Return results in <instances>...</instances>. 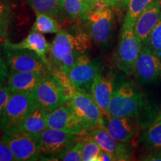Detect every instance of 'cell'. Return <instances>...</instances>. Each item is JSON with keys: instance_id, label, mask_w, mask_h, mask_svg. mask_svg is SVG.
Wrapping results in <instances>:
<instances>
[{"instance_id": "9", "label": "cell", "mask_w": 161, "mask_h": 161, "mask_svg": "<svg viewBox=\"0 0 161 161\" xmlns=\"http://www.w3.org/2000/svg\"><path fill=\"white\" fill-rule=\"evenodd\" d=\"M32 92L37 106L47 113L55 110L68 99L61 82L52 72L42 78Z\"/></svg>"}, {"instance_id": "1", "label": "cell", "mask_w": 161, "mask_h": 161, "mask_svg": "<svg viewBox=\"0 0 161 161\" xmlns=\"http://www.w3.org/2000/svg\"><path fill=\"white\" fill-rule=\"evenodd\" d=\"M90 37L85 32L70 33L60 29L50 45L49 60L52 69L67 75L68 72L80 55L91 46Z\"/></svg>"}, {"instance_id": "8", "label": "cell", "mask_w": 161, "mask_h": 161, "mask_svg": "<svg viewBox=\"0 0 161 161\" xmlns=\"http://www.w3.org/2000/svg\"><path fill=\"white\" fill-rule=\"evenodd\" d=\"M142 47V44L134 33V28L122 26L115 55V64L127 75H134Z\"/></svg>"}, {"instance_id": "21", "label": "cell", "mask_w": 161, "mask_h": 161, "mask_svg": "<svg viewBox=\"0 0 161 161\" xmlns=\"http://www.w3.org/2000/svg\"><path fill=\"white\" fill-rule=\"evenodd\" d=\"M28 4L35 13H43L63 21L65 18L64 0H28Z\"/></svg>"}, {"instance_id": "15", "label": "cell", "mask_w": 161, "mask_h": 161, "mask_svg": "<svg viewBox=\"0 0 161 161\" xmlns=\"http://www.w3.org/2000/svg\"><path fill=\"white\" fill-rule=\"evenodd\" d=\"M160 21L161 3L159 0H153L136 19L134 27V33L142 45Z\"/></svg>"}, {"instance_id": "32", "label": "cell", "mask_w": 161, "mask_h": 161, "mask_svg": "<svg viewBox=\"0 0 161 161\" xmlns=\"http://www.w3.org/2000/svg\"><path fill=\"white\" fill-rule=\"evenodd\" d=\"M9 74V69L6 64L5 60H4L3 55L0 52V86L3 85L4 82L8 79Z\"/></svg>"}, {"instance_id": "20", "label": "cell", "mask_w": 161, "mask_h": 161, "mask_svg": "<svg viewBox=\"0 0 161 161\" xmlns=\"http://www.w3.org/2000/svg\"><path fill=\"white\" fill-rule=\"evenodd\" d=\"M47 114L45 110L37 106L30 112L29 115L13 131H23L33 134H40L47 128Z\"/></svg>"}, {"instance_id": "2", "label": "cell", "mask_w": 161, "mask_h": 161, "mask_svg": "<svg viewBox=\"0 0 161 161\" xmlns=\"http://www.w3.org/2000/svg\"><path fill=\"white\" fill-rule=\"evenodd\" d=\"M144 104L142 92L130 80L115 84L108 106V116L136 117Z\"/></svg>"}, {"instance_id": "24", "label": "cell", "mask_w": 161, "mask_h": 161, "mask_svg": "<svg viewBox=\"0 0 161 161\" xmlns=\"http://www.w3.org/2000/svg\"><path fill=\"white\" fill-rule=\"evenodd\" d=\"M152 1L153 0H129L122 26L134 28L136 19Z\"/></svg>"}, {"instance_id": "22", "label": "cell", "mask_w": 161, "mask_h": 161, "mask_svg": "<svg viewBox=\"0 0 161 161\" xmlns=\"http://www.w3.org/2000/svg\"><path fill=\"white\" fill-rule=\"evenodd\" d=\"M96 3L93 0H64V14L69 19L83 17Z\"/></svg>"}, {"instance_id": "4", "label": "cell", "mask_w": 161, "mask_h": 161, "mask_svg": "<svg viewBox=\"0 0 161 161\" xmlns=\"http://www.w3.org/2000/svg\"><path fill=\"white\" fill-rule=\"evenodd\" d=\"M83 19L87 24L90 37L99 47H106L111 40L114 28V15L110 7L98 2Z\"/></svg>"}, {"instance_id": "31", "label": "cell", "mask_w": 161, "mask_h": 161, "mask_svg": "<svg viewBox=\"0 0 161 161\" xmlns=\"http://www.w3.org/2000/svg\"><path fill=\"white\" fill-rule=\"evenodd\" d=\"M12 92L8 85L0 86V116L5 109L6 104L8 101Z\"/></svg>"}, {"instance_id": "5", "label": "cell", "mask_w": 161, "mask_h": 161, "mask_svg": "<svg viewBox=\"0 0 161 161\" xmlns=\"http://www.w3.org/2000/svg\"><path fill=\"white\" fill-rule=\"evenodd\" d=\"M67 102L86 133L104 127V115L90 92H74Z\"/></svg>"}, {"instance_id": "19", "label": "cell", "mask_w": 161, "mask_h": 161, "mask_svg": "<svg viewBox=\"0 0 161 161\" xmlns=\"http://www.w3.org/2000/svg\"><path fill=\"white\" fill-rule=\"evenodd\" d=\"M46 74L30 72H10L8 86L11 92L32 91Z\"/></svg>"}, {"instance_id": "34", "label": "cell", "mask_w": 161, "mask_h": 161, "mask_svg": "<svg viewBox=\"0 0 161 161\" xmlns=\"http://www.w3.org/2000/svg\"><path fill=\"white\" fill-rule=\"evenodd\" d=\"M142 160L149 161H161V148L155 149L154 152L145 157Z\"/></svg>"}, {"instance_id": "26", "label": "cell", "mask_w": 161, "mask_h": 161, "mask_svg": "<svg viewBox=\"0 0 161 161\" xmlns=\"http://www.w3.org/2000/svg\"><path fill=\"white\" fill-rule=\"evenodd\" d=\"M83 140V149H82V161H98L102 148L89 136H82Z\"/></svg>"}, {"instance_id": "23", "label": "cell", "mask_w": 161, "mask_h": 161, "mask_svg": "<svg viewBox=\"0 0 161 161\" xmlns=\"http://www.w3.org/2000/svg\"><path fill=\"white\" fill-rule=\"evenodd\" d=\"M60 30L57 19L43 13H36V20L31 31L41 34H56Z\"/></svg>"}, {"instance_id": "29", "label": "cell", "mask_w": 161, "mask_h": 161, "mask_svg": "<svg viewBox=\"0 0 161 161\" xmlns=\"http://www.w3.org/2000/svg\"><path fill=\"white\" fill-rule=\"evenodd\" d=\"M83 140L82 136L79 140L72 148L59 158L63 161H80L82 160V149H83Z\"/></svg>"}, {"instance_id": "10", "label": "cell", "mask_w": 161, "mask_h": 161, "mask_svg": "<svg viewBox=\"0 0 161 161\" xmlns=\"http://www.w3.org/2000/svg\"><path fill=\"white\" fill-rule=\"evenodd\" d=\"M2 138L9 147L17 161L40 160V153L38 134L23 131L3 133Z\"/></svg>"}, {"instance_id": "36", "label": "cell", "mask_w": 161, "mask_h": 161, "mask_svg": "<svg viewBox=\"0 0 161 161\" xmlns=\"http://www.w3.org/2000/svg\"><path fill=\"white\" fill-rule=\"evenodd\" d=\"M155 120H157V121H158V120H161V111L160 112V114H158V117H157V119H156Z\"/></svg>"}, {"instance_id": "7", "label": "cell", "mask_w": 161, "mask_h": 161, "mask_svg": "<svg viewBox=\"0 0 161 161\" xmlns=\"http://www.w3.org/2000/svg\"><path fill=\"white\" fill-rule=\"evenodd\" d=\"M2 48L10 72H30L43 74L50 72L47 64L35 52L14 48L6 41L2 44Z\"/></svg>"}, {"instance_id": "17", "label": "cell", "mask_w": 161, "mask_h": 161, "mask_svg": "<svg viewBox=\"0 0 161 161\" xmlns=\"http://www.w3.org/2000/svg\"><path fill=\"white\" fill-rule=\"evenodd\" d=\"M135 117H104V127L116 141L128 142L136 133Z\"/></svg>"}, {"instance_id": "37", "label": "cell", "mask_w": 161, "mask_h": 161, "mask_svg": "<svg viewBox=\"0 0 161 161\" xmlns=\"http://www.w3.org/2000/svg\"><path fill=\"white\" fill-rule=\"evenodd\" d=\"M94 2H96V3H98V2H100L101 0H93Z\"/></svg>"}, {"instance_id": "35", "label": "cell", "mask_w": 161, "mask_h": 161, "mask_svg": "<svg viewBox=\"0 0 161 161\" xmlns=\"http://www.w3.org/2000/svg\"><path fill=\"white\" fill-rule=\"evenodd\" d=\"M116 159L114 155H113L111 153L105 152V151H101L99 155L98 158V161H115Z\"/></svg>"}, {"instance_id": "3", "label": "cell", "mask_w": 161, "mask_h": 161, "mask_svg": "<svg viewBox=\"0 0 161 161\" xmlns=\"http://www.w3.org/2000/svg\"><path fill=\"white\" fill-rule=\"evenodd\" d=\"M37 107L32 91L12 92L0 116V130L13 131Z\"/></svg>"}, {"instance_id": "28", "label": "cell", "mask_w": 161, "mask_h": 161, "mask_svg": "<svg viewBox=\"0 0 161 161\" xmlns=\"http://www.w3.org/2000/svg\"><path fill=\"white\" fill-rule=\"evenodd\" d=\"M161 59V21L152 31L144 45Z\"/></svg>"}, {"instance_id": "18", "label": "cell", "mask_w": 161, "mask_h": 161, "mask_svg": "<svg viewBox=\"0 0 161 161\" xmlns=\"http://www.w3.org/2000/svg\"><path fill=\"white\" fill-rule=\"evenodd\" d=\"M6 42H7V43L9 46H11L14 48L26 49L35 52L47 64L50 72L51 66H50L48 55H49V51L51 44L48 43L46 37L41 33L35 31H31L29 35L23 40L19 42V43H13L8 41Z\"/></svg>"}, {"instance_id": "14", "label": "cell", "mask_w": 161, "mask_h": 161, "mask_svg": "<svg viewBox=\"0 0 161 161\" xmlns=\"http://www.w3.org/2000/svg\"><path fill=\"white\" fill-rule=\"evenodd\" d=\"M86 135L95 140L102 150L111 153L116 160H129L131 150L127 142L116 141L104 127L94 128L86 133Z\"/></svg>"}, {"instance_id": "11", "label": "cell", "mask_w": 161, "mask_h": 161, "mask_svg": "<svg viewBox=\"0 0 161 161\" xmlns=\"http://www.w3.org/2000/svg\"><path fill=\"white\" fill-rule=\"evenodd\" d=\"M101 72L100 64L83 54L70 68L66 76L75 91L90 92L92 83Z\"/></svg>"}, {"instance_id": "6", "label": "cell", "mask_w": 161, "mask_h": 161, "mask_svg": "<svg viewBox=\"0 0 161 161\" xmlns=\"http://www.w3.org/2000/svg\"><path fill=\"white\" fill-rule=\"evenodd\" d=\"M81 136L69 134L60 130L47 128L38 134L41 155L40 160H59L64 153L75 145Z\"/></svg>"}, {"instance_id": "25", "label": "cell", "mask_w": 161, "mask_h": 161, "mask_svg": "<svg viewBox=\"0 0 161 161\" xmlns=\"http://www.w3.org/2000/svg\"><path fill=\"white\" fill-rule=\"evenodd\" d=\"M142 142L152 149L161 148V120L154 121L142 135Z\"/></svg>"}, {"instance_id": "13", "label": "cell", "mask_w": 161, "mask_h": 161, "mask_svg": "<svg viewBox=\"0 0 161 161\" xmlns=\"http://www.w3.org/2000/svg\"><path fill=\"white\" fill-rule=\"evenodd\" d=\"M134 75L142 85L161 79V59L146 46H142L136 60Z\"/></svg>"}, {"instance_id": "30", "label": "cell", "mask_w": 161, "mask_h": 161, "mask_svg": "<svg viewBox=\"0 0 161 161\" xmlns=\"http://www.w3.org/2000/svg\"><path fill=\"white\" fill-rule=\"evenodd\" d=\"M0 161H17L9 147L0 137Z\"/></svg>"}, {"instance_id": "38", "label": "cell", "mask_w": 161, "mask_h": 161, "mask_svg": "<svg viewBox=\"0 0 161 161\" xmlns=\"http://www.w3.org/2000/svg\"><path fill=\"white\" fill-rule=\"evenodd\" d=\"M159 1H160V3H161V0H159Z\"/></svg>"}, {"instance_id": "33", "label": "cell", "mask_w": 161, "mask_h": 161, "mask_svg": "<svg viewBox=\"0 0 161 161\" xmlns=\"http://www.w3.org/2000/svg\"><path fill=\"white\" fill-rule=\"evenodd\" d=\"M101 2L110 8H124L128 6L129 0H101Z\"/></svg>"}, {"instance_id": "16", "label": "cell", "mask_w": 161, "mask_h": 161, "mask_svg": "<svg viewBox=\"0 0 161 161\" xmlns=\"http://www.w3.org/2000/svg\"><path fill=\"white\" fill-rule=\"evenodd\" d=\"M115 83L112 75L103 74L102 72L96 76L90 90V94L98 108L102 110L104 117L108 116V106Z\"/></svg>"}, {"instance_id": "12", "label": "cell", "mask_w": 161, "mask_h": 161, "mask_svg": "<svg viewBox=\"0 0 161 161\" xmlns=\"http://www.w3.org/2000/svg\"><path fill=\"white\" fill-rule=\"evenodd\" d=\"M47 128L78 136L86 135V132L66 101L65 103L47 114Z\"/></svg>"}, {"instance_id": "27", "label": "cell", "mask_w": 161, "mask_h": 161, "mask_svg": "<svg viewBox=\"0 0 161 161\" xmlns=\"http://www.w3.org/2000/svg\"><path fill=\"white\" fill-rule=\"evenodd\" d=\"M11 22V9L5 0H0V38L5 39L8 35Z\"/></svg>"}]
</instances>
